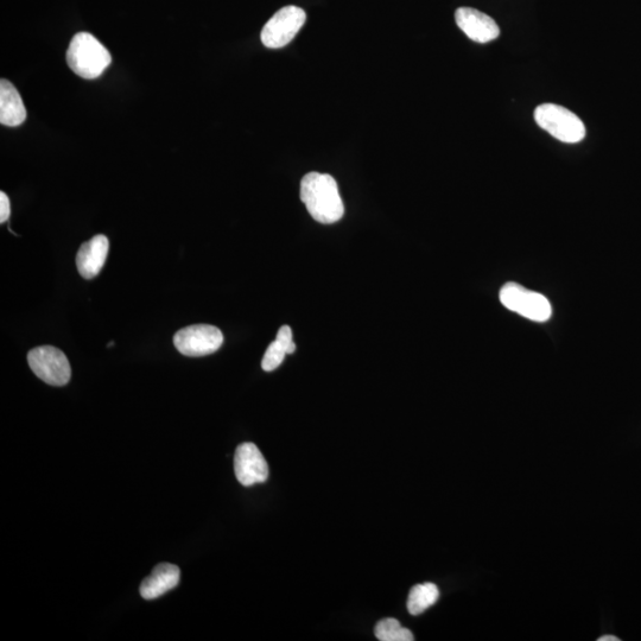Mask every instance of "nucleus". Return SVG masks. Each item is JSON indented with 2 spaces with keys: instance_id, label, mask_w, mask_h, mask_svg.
Instances as JSON below:
<instances>
[{
  "instance_id": "obj_1",
  "label": "nucleus",
  "mask_w": 641,
  "mask_h": 641,
  "mask_svg": "<svg viewBox=\"0 0 641 641\" xmlns=\"http://www.w3.org/2000/svg\"><path fill=\"white\" fill-rule=\"evenodd\" d=\"M301 200L313 219L320 224H335L344 217L338 183L328 174L310 173L301 182Z\"/></svg>"
},
{
  "instance_id": "obj_2",
  "label": "nucleus",
  "mask_w": 641,
  "mask_h": 641,
  "mask_svg": "<svg viewBox=\"0 0 641 641\" xmlns=\"http://www.w3.org/2000/svg\"><path fill=\"white\" fill-rule=\"evenodd\" d=\"M66 59L69 68L86 80L98 79L112 62L109 50L88 33H79L72 38Z\"/></svg>"
},
{
  "instance_id": "obj_3",
  "label": "nucleus",
  "mask_w": 641,
  "mask_h": 641,
  "mask_svg": "<svg viewBox=\"0 0 641 641\" xmlns=\"http://www.w3.org/2000/svg\"><path fill=\"white\" fill-rule=\"evenodd\" d=\"M535 120L539 128L550 133L558 141L575 144L586 137L585 124L573 112L554 104L538 106Z\"/></svg>"
},
{
  "instance_id": "obj_4",
  "label": "nucleus",
  "mask_w": 641,
  "mask_h": 641,
  "mask_svg": "<svg viewBox=\"0 0 641 641\" xmlns=\"http://www.w3.org/2000/svg\"><path fill=\"white\" fill-rule=\"evenodd\" d=\"M500 302L511 312L533 322H547L551 319L552 308L547 297L522 287L507 283L500 290Z\"/></svg>"
},
{
  "instance_id": "obj_5",
  "label": "nucleus",
  "mask_w": 641,
  "mask_h": 641,
  "mask_svg": "<svg viewBox=\"0 0 641 641\" xmlns=\"http://www.w3.org/2000/svg\"><path fill=\"white\" fill-rule=\"evenodd\" d=\"M28 363L31 371L49 385L65 386L71 380V364L59 348L43 346L31 349Z\"/></svg>"
},
{
  "instance_id": "obj_6",
  "label": "nucleus",
  "mask_w": 641,
  "mask_h": 641,
  "mask_svg": "<svg viewBox=\"0 0 641 641\" xmlns=\"http://www.w3.org/2000/svg\"><path fill=\"white\" fill-rule=\"evenodd\" d=\"M307 21L306 12L290 5L276 12L262 30V42L266 48L279 49L294 40Z\"/></svg>"
},
{
  "instance_id": "obj_7",
  "label": "nucleus",
  "mask_w": 641,
  "mask_h": 641,
  "mask_svg": "<svg viewBox=\"0 0 641 641\" xmlns=\"http://www.w3.org/2000/svg\"><path fill=\"white\" fill-rule=\"evenodd\" d=\"M224 344L221 330L211 325H194L179 330L174 336V345L186 357H205L213 354Z\"/></svg>"
},
{
  "instance_id": "obj_8",
  "label": "nucleus",
  "mask_w": 641,
  "mask_h": 641,
  "mask_svg": "<svg viewBox=\"0 0 641 641\" xmlns=\"http://www.w3.org/2000/svg\"><path fill=\"white\" fill-rule=\"evenodd\" d=\"M234 472L241 485L263 484L269 478V465L253 443H243L234 455Z\"/></svg>"
},
{
  "instance_id": "obj_9",
  "label": "nucleus",
  "mask_w": 641,
  "mask_h": 641,
  "mask_svg": "<svg viewBox=\"0 0 641 641\" xmlns=\"http://www.w3.org/2000/svg\"><path fill=\"white\" fill-rule=\"evenodd\" d=\"M455 21L458 27L478 43H488L500 35V29L494 19L479 10L472 8H460L455 12Z\"/></svg>"
},
{
  "instance_id": "obj_10",
  "label": "nucleus",
  "mask_w": 641,
  "mask_h": 641,
  "mask_svg": "<svg viewBox=\"0 0 641 641\" xmlns=\"http://www.w3.org/2000/svg\"><path fill=\"white\" fill-rule=\"evenodd\" d=\"M110 241L103 234L93 237L87 243L82 244L76 256V266L80 275L86 279H92L103 270L107 255H109Z\"/></svg>"
},
{
  "instance_id": "obj_11",
  "label": "nucleus",
  "mask_w": 641,
  "mask_h": 641,
  "mask_svg": "<svg viewBox=\"0 0 641 641\" xmlns=\"http://www.w3.org/2000/svg\"><path fill=\"white\" fill-rule=\"evenodd\" d=\"M180 568L170 563L158 564L152 574L141 586V595L145 600H154L167 594L180 583Z\"/></svg>"
},
{
  "instance_id": "obj_12",
  "label": "nucleus",
  "mask_w": 641,
  "mask_h": 641,
  "mask_svg": "<svg viewBox=\"0 0 641 641\" xmlns=\"http://www.w3.org/2000/svg\"><path fill=\"white\" fill-rule=\"evenodd\" d=\"M27 119V110L21 94L9 80L0 81V123L9 128H17Z\"/></svg>"
},
{
  "instance_id": "obj_13",
  "label": "nucleus",
  "mask_w": 641,
  "mask_h": 641,
  "mask_svg": "<svg viewBox=\"0 0 641 641\" xmlns=\"http://www.w3.org/2000/svg\"><path fill=\"white\" fill-rule=\"evenodd\" d=\"M296 345L293 341V330L289 326H283L278 330L277 338L266 349L262 361V367L265 372L275 371L282 365L285 355L294 354Z\"/></svg>"
},
{
  "instance_id": "obj_14",
  "label": "nucleus",
  "mask_w": 641,
  "mask_h": 641,
  "mask_svg": "<svg viewBox=\"0 0 641 641\" xmlns=\"http://www.w3.org/2000/svg\"><path fill=\"white\" fill-rule=\"evenodd\" d=\"M440 598V590L434 583H424L411 589L408 609L411 615H421L434 606Z\"/></svg>"
},
{
  "instance_id": "obj_15",
  "label": "nucleus",
  "mask_w": 641,
  "mask_h": 641,
  "mask_svg": "<svg viewBox=\"0 0 641 641\" xmlns=\"http://www.w3.org/2000/svg\"><path fill=\"white\" fill-rule=\"evenodd\" d=\"M374 634L380 641H412L415 640L414 634L408 628H405L396 619H384L379 621Z\"/></svg>"
},
{
  "instance_id": "obj_16",
  "label": "nucleus",
  "mask_w": 641,
  "mask_h": 641,
  "mask_svg": "<svg viewBox=\"0 0 641 641\" xmlns=\"http://www.w3.org/2000/svg\"><path fill=\"white\" fill-rule=\"evenodd\" d=\"M10 214H11L10 200L8 198V195L2 192L0 193V222L4 224V222L8 221L10 218Z\"/></svg>"
},
{
  "instance_id": "obj_17",
  "label": "nucleus",
  "mask_w": 641,
  "mask_h": 641,
  "mask_svg": "<svg viewBox=\"0 0 641 641\" xmlns=\"http://www.w3.org/2000/svg\"><path fill=\"white\" fill-rule=\"evenodd\" d=\"M599 641H620V639L614 636H604L599 638Z\"/></svg>"
}]
</instances>
